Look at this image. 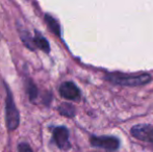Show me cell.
I'll return each instance as SVG.
<instances>
[{"label": "cell", "instance_id": "cell-1", "mask_svg": "<svg viewBox=\"0 0 153 152\" xmlns=\"http://www.w3.org/2000/svg\"><path fill=\"white\" fill-rule=\"evenodd\" d=\"M107 78L111 81L118 85H130V87H134V85H145L151 79L149 74H139V75H128V74H121V73H113L111 74Z\"/></svg>", "mask_w": 153, "mask_h": 152}, {"label": "cell", "instance_id": "cell-2", "mask_svg": "<svg viewBox=\"0 0 153 152\" xmlns=\"http://www.w3.org/2000/svg\"><path fill=\"white\" fill-rule=\"evenodd\" d=\"M5 120L6 126L8 130H15L20 123V116L16 108V104L13 99L12 93L7 89L6 91V100H5Z\"/></svg>", "mask_w": 153, "mask_h": 152}, {"label": "cell", "instance_id": "cell-3", "mask_svg": "<svg viewBox=\"0 0 153 152\" xmlns=\"http://www.w3.org/2000/svg\"><path fill=\"white\" fill-rule=\"evenodd\" d=\"M91 144L94 147H99V148L106 149L109 151H115L120 147L119 139L115 136H92Z\"/></svg>", "mask_w": 153, "mask_h": 152}, {"label": "cell", "instance_id": "cell-4", "mask_svg": "<svg viewBox=\"0 0 153 152\" xmlns=\"http://www.w3.org/2000/svg\"><path fill=\"white\" fill-rule=\"evenodd\" d=\"M131 134L134 138L144 142L153 143V125L152 124H139L131 128Z\"/></svg>", "mask_w": 153, "mask_h": 152}, {"label": "cell", "instance_id": "cell-5", "mask_svg": "<svg viewBox=\"0 0 153 152\" xmlns=\"http://www.w3.org/2000/svg\"><path fill=\"white\" fill-rule=\"evenodd\" d=\"M53 140L56 143L57 147L62 150H68L70 148L69 131L64 126H59L53 130Z\"/></svg>", "mask_w": 153, "mask_h": 152}, {"label": "cell", "instance_id": "cell-6", "mask_svg": "<svg viewBox=\"0 0 153 152\" xmlns=\"http://www.w3.org/2000/svg\"><path fill=\"white\" fill-rule=\"evenodd\" d=\"M59 92L61 95L66 99L69 100H76L80 96V92H79L78 87L71 81H67L64 82L59 87Z\"/></svg>", "mask_w": 153, "mask_h": 152}, {"label": "cell", "instance_id": "cell-7", "mask_svg": "<svg viewBox=\"0 0 153 152\" xmlns=\"http://www.w3.org/2000/svg\"><path fill=\"white\" fill-rule=\"evenodd\" d=\"M45 20H46L48 27L55 33L56 36H61V28H59V24L56 22L53 17H51L50 15H46L45 16Z\"/></svg>", "mask_w": 153, "mask_h": 152}, {"label": "cell", "instance_id": "cell-8", "mask_svg": "<svg viewBox=\"0 0 153 152\" xmlns=\"http://www.w3.org/2000/svg\"><path fill=\"white\" fill-rule=\"evenodd\" d=\"M59 110L62 116H65V117L72 118V117H74V115H75L74 106L71 105V104H68V103H62L59 108Z\"/></svg>", "mask_w": 153, "mask_h": 152}, {"label": "cell", "instance_id": "cell-9", "mask_svg": "<svg viewBox=\"0 0 153 152\" xmlns=\"http://www.w3.org/2000/svg\"><path fill=\"white\" fill-rule=\"evenodd\" d=\"M33 43H34V46L39 47L41 50L45 51V52H49V48H50V47H49V44L46 41V39H44L42 37H36L33 40Z\"/></svg>", "mask_w": 153, "mask_h": 152}, {"label": "cell", "instance_id": "cell-10", "mask_svg": "<svg viewBox=\"0 0 153 152\" xmlns=\"http://www.w3.org/2000/svg\"><path fill=\"white\" fill-rule=\"evenodd\" d=\"M27 91H28L29 97H30V100L33 101L36 98V95H38V90H36V87L31 82H28V85H27Z\"/></svg>", "mask_w": 153, "mask_h": 152}, {"label": "cell", "instance_id": "cell-11", "mask_svg": "<svg viewBox=\"0 0 153 152\" xmlns=\"http://www.w3.org/2000/svg\"><path fill=\"white\" fill-rule=\"evenodd\" d=\"M18 152H33L32 149L29 147L28 144L26 143H21L18 146Z\"/></svg>", "mask_w": 153, "mask_h": 152}]
</instances>
